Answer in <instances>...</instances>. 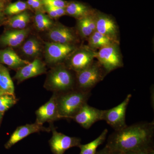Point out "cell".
Returning a JSON list of instances; mask_svg holds the SVG:
<instances>
[{
  "label": "cell",
  "mask_w": 154,
  "mask_h": 154,
  "mask_svg": "<svg viewBox=\"0 0 154 154\" xmlns=\"http://www.w3.org/2000/svg\"><path fill=\"white\" fill-rule=\"evenodd\" d=\"M96 30L119 43V29L115 19L101 12H95Z\"/></svg>",
  "instance_id": "10"
},
{
  "label": "cell",
  "mask_w": 154,
  "mask_h": 154,
  "mask_svg": "<svg viewBox=\"0 0 154 154\" xmlns=\"http://www.w3.org/2000/svg\"><path fill=\"white\" fill-rule=\"evenodd\" d=\"M0 90L6 94L15 96V87L8 69L0 64Z\"/></svg>",
  "instance_id": "21"
},
{
  "label": "cell",
  "mask_w": 154,
  "mask_h": 154,
  "mask_svg": "<svg viewBox=\"0 0 154 154\" xmlns=\"http://www.w3.org/2000/svg\"><path fill=\"white\" fill-rule=\"evenodd\" d=\"M131 97V94H128L124 101L117 106L108 110H104L103 120L106 121L114 130H119L127 126L125 116L127 108Z\"/></svg>",
  "instance_id": "7"
},
{
  "label": "cell",
  "mask_w": 154,
  "mask_h": 154,
  "mask_svg": "<svg viewBox=\"0 0 154 154\" xmlns=\"http://www.w3.org/2000/svg\"><path fill=\"white\" fill-rule=\"evenodd\" d=\"M52 135L49 141L51 149L53 154H64L72 147H79L81 144L80 138L68 136L58 132L54 128L51 129Z\"/></svg>",
  "instance_id": "9"
},
{
  "label": "cell",
  "mask_w": 154,
  "mask_h": 154,
  "mask_svg": "<svg viewBox=\"0 0 154 154\" xmlns=\"http://www.w3.org/2000/svg\"><path fill=\"white\" fill-rule=\"evenodd\" d=\"M108 132V130L105 128L101 134L93 141L86 144H81L79 146L80 149L79 154H96L98 147L105 141Z\"/></svg>",
  "instance_id": "22"
},
{
  "label": "cell",
  "mask_w": 154,
  "mask_h": 154,
  "mask_svg": "<svg viewBox=\"0 0 154 154\" xmlns=\"http://www.w3.org/2000/svg\"><path fill=\"white\" fill-rule=\"evenodd\" d=\"M41 44L38 40L35 37L28 39L22 48V52L25 55L30 57H36L41 52Z\"/></svg>",
  "instance_id": "23"
},
{
  "label": "cell",
  "mask_w": 154,
  "mask_h": 154,
  "mask_svg": "<svg viewBox=\"0 0 154 154\" xmlns=\"http://www.w3.org/2000/svg\"><path fill=\"white\" fill-rule=\"evenodd\" d=\"M96 52L88 45L77 48L67 59V67L76 73L87 68L93 63L96 58Z\"/></svg>",
  "instance_id": "6"
},
{
  "label": "cell",
  "mask_w": 154,
  "mask_h": 154,
  "mask_svg": "<svg viewBox=\"0 0 154 154\" xmlns=\"http://www.w3.org/2000/svg\"><path fill=\"white\" fill-rule=\"evenodd\" d=\"M148 150L135 151H129L125 152H122V154H147V151Z\"/></svg>",
  "instance_id": "32"
},
{
  "label": "cell",
  "mask_w": 154,
  "mask_h": 154,
  "mask_svg": "<svg viewBox=\"0 0 154 154\" xmlns=\"http://www.w3.org/2000/svg\"><path fill=\"white\" fill-rule=\"evenodd\" d=\"M17 99L14 95L4 94L0 96V112L4 113L17 103Z\"/></svg>",
  "instance_id": "27"
},
{
  "label": "cell",
  "mask_w": 154,
  "mask_h": 154,
  "mask_svg": "<svg viewBox=\"0 0 154 154\" xmlns=\"http://www.w3.org/2000/svg\"><path fill=\"white\" fill-rule=\"evenodd\" d=\"M42 5H43L41 0H34L31 7L37 11H40V10H41Z\"/></svg>",
  "instance_id": "30"
},
{
  "label": "cell",
  "mask_w": 154,
  "mask_h": 154,
  "mask_svg": "<svg viewBox=\"0 0 154 154\" xmlns=\"http://www.w3.org/2000/svg\"><path fill=\"white\" fill-rule=\"evenodd\" d=\"M33 1H34V0H28L27 4H28V6H29V7H31L32 4H33Z\"/></svg>",
  "instance_id": "34"
},
{
  "label": "cell",
  "mask_w": 154,
  "mask_h": 154,
  "mask_svg": "<svg viewBox=\"0 0 154 154\" xmlns=\"http://www.w3.org/2000/svg\"><path fill=\"white\" fill-rule=\"evenodd\" d=\"M4 94H6L5 93H4L3 91L0 90V96H2V95H4Z\"/></svg>",
  "instance_id": "38"
},
{
  "label": "cell",
  "mask_w": 154,
  "mask_h": 154,
  "mask_svg": "<svg viewBox=\"0 0 154 154\" xmlns=\"http://www.w3.org/2000/svg\"><path fill=\"white\" fill-rule=\"evenodd\" d=\"M50 130V128H45L43 125L36 122L19 126L11 135L9 140L5 144V148L6 149L11 148L17 143L34 133L41 131H48Z\"/></svg>",
  "instance_id": "14"
},
{
  "label": "cell",
  "mask_w": 154,
  "mask_h": 154,
  "mask_svg": "<svg viewBox=\"0 0 154 154\" xmlns=\"http://www.w3.org/2000/svg\"><path fill=\"white\" fill-rule=\"evenodd\" d=\"M28 28L8 30L0 37V43L5 46L17 47L21 45L30 33Z\"/></svg>",
  "instance_id": "16"
},
{
  "label": "cell",
  "mask_w": 154,
  "mask_h": 154,
  "mask_svg": "<svg viewBox=\"0 0 154 154\" xmlns=\"http://www.w3.org/2000/svg\"><path fill=\"white\" fill-rule=\"evenodd\" d=\"M77 29L80 37L87 39L96 30L95 12L77 19Z\"/></svg>",
  "instance_id": "18"
},
{
  "label": "cell",
  "mask_w": 154,
  "mask_h": 154,
  "mask_svg": "<svg viewBox=\"0 0 154 154\" xmlns=\"http://www.w3.org/2000/svg\"><path fill=\"white\" fill-rule=\"evenodd\" d=\"M111 154H122V152L111 151Z\"/></svg>",
  "instance_id": "36"
},
{
  "label": "cell",
  "mask_w": 154,
  "mask_h": 154,
  "mask_svg": "<svg viewBox=\"0 0 154 154\" xmlns=\"http://www.w3.org/2000/svg\"><path fill=\"white\" fill-rule=\"evenodd\" d=\"M44 7L45 11L47 12L48 14H49L50 17L51 18H54V19H57V18H58L57 14L52 8L49 7V6H44Z\"/></svg>",
  "instance_id": "29"
},
{
  "label": "cell",
  "mask_w": 154,
  "mask_h": 154,
  "mask_svg": "<svg viewBox=\"0 0 154 154\" xmlns=\"http://www.w3.org/2000/svg\"><path fill=\"white\" fill-rule=\"evenodd\" d=\"M154 121L139 122L115 131L106 146L112 152L148 150L154 148Z\"/></svg>",
  "instance_id": "1"
},
{
  "label": "cell",
  "mask_w": 154,
  "mask_h": 154,
  "mask_svg": "<svg viewBox=\"0 0 154 154\" xmlns=\"http://www.w3.org/2000/svg\"><path fill=\"white\" fill-rule=\"evenodd\" d=\"M147 154H154V148L150 149L147 151Z\"/></svg>",
  "instance_id": "35"
},
{
  "label": "cell",
  "mask_w": 154,
  "mask_h": 154,
  "mask_svg": "<svg viewBox=\"0 0 154 154\" xmlns=\"http://www.w3.org/2000/svg\"><path fill=\"white\" fill-rule=\"evenodd\" d=\"M27 3L22 1H18L10 4L5 9L6 14L9 15H16L21 14L28 9Z\"/></svg>",
  "instance_id": "26"
},
{
  "label": "cell",
  "mask_w": 154,
  "mask_h": 154,
  "mask_svg": "<svg viewBox=\"0 0 154 154\" xmlns=\"http://www.w3.org/2000/svg\"><path fill=\"white\" fill-rule=\"evenodd\" d=\"M104 110L85 104L72 118L85 129L90 128L97 122L103 120Z\"/></svg>",
  "instance_id": "11"
},
{
  "label": "cell",
  "mask_w": 154,
  "mask_h": 154,
  "mask_svg": "<svg viewBox=\"0 0 154 154\" xmlns=\"http://www.w3.org/2000/svg\"><path fill=\"white\" fill-rule=\"evenodd\" d=\"M34 22L37 30L40 31L49 30L54 24L50 18L40 11H37L34 17Z\"/></svg>",
  "instance_id": "25"
},
{
  "label": "cell",
  "mask_w": 154,
  "mask_h": 154,
  "mask_svg": "<svg viewBox=\"0 0 154 154\" xmlns=\"http://www.w3.org/2000/svg\"><path fill=\"white\" fill-rule=\"evenodd\" d=\"M46 71V67L44 63L39 59H35L32 62L18 69L14 78L19 83L30 78L43 74Z\"/></svg>",
  "instance_id": "15"
},
{
  "label": "cell",
  "mask_w": 154,
  "mask_h": 154,
  "mask_svg": "<svg viewBox=\"0 0 154 154\" xmlns=\"http://www.w3.org/2000/svg\"><path fill=\"white\" fill-rule=\"evenodd\" d=\"M119 44L113 43L100 48L96 52V58L107 74L123 66Z\"/></svg>",
  "instance_id": "5"
},
{
  "label": "cell",
  "mask_w": 154,
  "mask_h": 154,
  "mask_svg": "<svg viewBox=\"0 0 154 154\" xmlns=\"http://www.w3.org/2000/svg\"><path fill=\"white\" fill-rule=\"evenodd\" d=\"M3 115H4V113L0 112V124H1V121H2Z\"/></svg>",
  "instance_id": "37"
},
{
  "label": "cell",
  "mask_w": 154,
  "mask_h": 154,
  "mask_svg": "<svg viewBox=\"0 0 154 154\" xmlns=\"http://www.w3.org/2000/svg\"><path fill=\"white\" fill-rule=\"evenodd\" d=\"M4 5L3 3L0 1V25L4 20Z\"/></svg>",
  "instance_id": "33"
},
{
  "label": "cell",
  "mask_w": 154,
  "mask_h": 154,
  "mask_svg": "<svg viewBox=\"0 0 154 154\" xmlns=\"http://www.w3.org/2000/svg\"><path fill=\"white\" fill-rule=\"evenodd\" d=\"M72 72L65 65L59 64L50 72L45 87L57 94L73 90L75 88V76Z\"/></svg>",
  "instance_id": "3"
},
{
  "label": "cell",
  "mask_w": 154,
  "mask_h": 154,
  "mask_svg": "<svg viewBox=\"0 0 154 154\" xmlns=\"http://www.w3.org/2000/svg\"><path fill=\"white\" fill-rule=\"evenodd\" d=\"M48 35L53 42L62 44L75 45L79 41L74 30L61 24H54L49 29Z\"/></svg>",
  "instance_id": "12"
},
{
  "label": "cell",
  "mask_w": 154,
  "mask_h": 154,
  "mask_svg": "<svg viewBox=\"0 0 154 154\" xmlns=\"http://www.w3.org/2000/svg\"><path fill=\"white\" fill-rule=\"evenodd\" d=\"M2 0H0V1H1V2H2Z\"/></svg>",
  "instance_id": "39"
},
{
  "label": "cell",
  "mask_w": 154,
  "mask_h": 154,
  "mask_svg": "<svg viewBox=\"0 0 154 154\" xmlns=\"http://www.w3.org/2000/svg\"><path fill=\"white\" fill-rule=\"evenodd\" d=\"M57 94L59 113L62 118L72 119L83 105L88 103L91 91L75 88L73 90Z\"/></svg>",
  "instance_id": "2"
},
{
  "label": "cell",
  "mask_w": 154,
  "mask_h": 154,
  "mask_svg": "<svg viewBox=\"0 0 154 154\" xmlns=\"http://www.w3.org/2000/svg\"><path fill=\"white\" fill-rule=\"evenodd\" d=\"M87 40L88 42L87 45L95 51L113 43H117L96 30L89 36Z\"/></svg>",
  "instance_id": "20"
},
{
  "label": "cell",
  "mask_w": 154,
  "mask_h": 154,
  "mask_svg": "<svg viewBox=\"0 0 154 154\" xmlns=\"http://www.w3.org/2000/svg\"><path fill=\"white\" fill-rule=\"evenodd\" d=\"M30 21V15L28 12L24 11L10 18L7 24L11 28L21 30L26 28Z\"/></svg>",
  "instance_id": "24"
},
{
  "label": "cell",
  "mask_w": 154,
  "mask_h": 154,
  "mask_svg": "<svg viewBox=\"0 0 154 154\" xmlns=\"http://www.w3.org/2000/svg\"><path fill=\"white\" fill-rule=\"evenodd\" d=\"M30 63L19 57L12 48L0 50V63L6 65L11 68L18 69Z\"/></svg>",
  "instance_id": "17"
},
{
  "label": "cell",
  "mask_w": 154,
  "mask_h": 154,
  "mask_svg": "<svg viewBox=\"0 0 154 154\" xmlns=\"http://www.w3.org/2000/svg\"><path fill=\"white\" fill-rule=\"evenodd\" d=\"M75 73L76 89L85 91H91L107 74L98 61Z\"/></svg>",
  "instance_id": "4"
},
{
  "label": "cell",
  "mask_w": 154,
  "mask_h": 154,
  "mask_svg": "<svg viewBox=\"0 0 154 154\" xmlns=\"http://www.w3.org/2000/svg\"><path fill=\"white\" fill-rule=\"evenodd\" d=\"M65 9L66 14L77 19L82 18L94 12L88 5L78 2L67 3Z\"/></svg>",
  "instance_id": "19"
},
{
  "label": "cell",
  "mask_w": 154,
  "mask_h": 154,
  "mask_svg": "<svg viewBox=\"0 0 154 154\" xmlns=\"http://www.w3.org/2000/svg\"><path fill=\"white\" fill-rule=\"evenodd\" d=\"M36 123L42 125L46 122H52L62 118L58 110L57 93L36 110Z\"/></svg>",
  "instance_id": "13"
},
{
  "label": "cell",
  "mask_w": 154,
  "mask_h": 154,
  "mask_svg": "<svg viewBox=\"0 0 154 154\" xmlns=\"http://www.w3.org/2000/svg\"><path fill=\"white\" fill-rule=\"evenodd\" d=\"M75 45L62 44L51 42L45 44V57L48 63L60 64L77 48Z\"/></svg>",
  "instance_id": "8"
},
{
  "label": "cell",
  "mask_w": 154,
  "mask_h": 154,
  "mask_svg": "<svg viewBox=\"0 0 154 154\" xmlns=\"http://www.w3.org/2000/svg\"><path fill=\"white\" fill-rule=\"evenodd\" d=\"M44 6L65 8L67 3L63 0H41Z\"/></svg>",
  "instance_id": "28"
},
{
  "label": "cell",
  "mask_w": 154,
  "mask_h": 154,
  "mask_svg": "<svg viewBox=\"0 0 154 154\" xmlns=\"http://www.w3.org/2000/svg\"><path fill=\"white\" fill-rule=\"evenodd\" d=\"M96 154H111V151L109 148L105 145L102 149L97 151Z\"/></svg>",
  "instance_id": "31"
}]
</instances>
